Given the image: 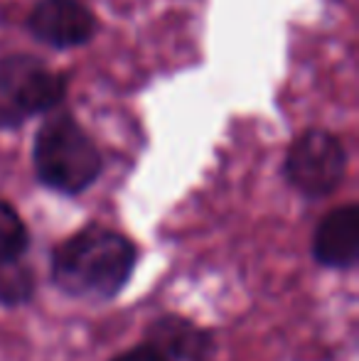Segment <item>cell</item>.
<instances>
[{"label":"cell","mask_w":359,"mask_h":361,"mask_svg":"<svg viewBox=\"0 0 359 361\" xmlns=\"http://www.w3.org/2000/svg\"><path fill=\"white\" fill-rule=\"evenodd\" d=\"M96 18L82 0H39L28 18L35 39L52 49H74L91 42Z\"/></svg>","instance_id":"5b68a950"},{"label":"cell","mask_w":359,"mask_h":361,"mask_svg":"<svg viewBox=\"0 0 359 361\" xmlns=\"http://www.w3.org/2000/svg\"><path fill=\"white\" fill-rule=\"evenodd\" d=\"M283 172L293 190L308 200L332 195L347 172L345 145L327 130H305L288 147Z\"/></svg>","instance_id":"277c9868"},{"label":"cell","mask_w":359,"mask_h":361,"mask_svg":"<svg viewBox=\"0 0 359 361\" xmlns=\"http://www.w3.org/2000/svg\"><path fill=\"white\" fill-rule=\"evenodd\" d=\"M35 295V273L30 263L20 258L0 261V302L8 307L30 302Z\"/></svg>","instance_id":"ba28073f"},{"label":"cell","mask_w":359,"mask_h":361,"mask_svg":"<svg viewBox=\"0 0 359 361\" xmlns=\"http://www.w3.org/2000/svg\"><path fill=\"white\" fill-rule=\"evenodd\" d=\"M114 361H165L155 349H150L148 344H140V347H133L128 352H123L121 357H116Z\"/></svg>","instance_id":"30bf717a"},{"label":"cell","mask_w":359,"mask_h":361,"mask_svg":"<svg viewBox=\"0 0 359 361\" xmlns=\"http://www.w3.org/2000/svg\"><path fill=\"white\" fill-rule=\"evenodd\" d=\"M32 162L44 187L69 197L89 190L104 170L99 147L67 111H54L39 126Z\"/></svg>","instance_id":"7a4b0ae2"},{"label":"cell","mask_w":359,"mask_h":361,"mask_svg":"<svg viewBox=\"0 0 359 361\" xmlns=\"http://www.w3.org/2000/svg\"><path fill=\"white\" fill-rule=\"evenodd\" d=\"M165 361H207L214 349L209 332L185 317H160L145 329V342Z\"/></svg>","instance_id":"52a82bcc"},{"label":"cell","mask_w":359,"mask_h":361,"mask_svg":"<svg viewBox=\"0 0 359 361\" xmlns=\"http://www.w3.org/2000/svg\"><path fill=\"white\" fill-rule=\"evenodd\" d=\"M67 96V79L32 54L0 59V130L20 128L35 116L52 114Z\"/></svg>","instance_id":"3957f363"},{"label":"cell","mask_w":359,"mask_h":361,"mask_svg":"<svg viewBox=\"0 0 359 361\" xmlns=\"http://www.w3.org/2000/svg\"><path fill=\"white\" fill-rule=\"evenodd\" d=\"M135 258L130 238L91 224L54 248L52 283L69 298L106 302L128 286Z\"/></svg>","instance_id":"6da1fadb"},{"label":"cell","mask_w":359,"mask_h":361,"mask_svg":"<svg viewBox=\"0 0 359 361\" xmlns=\"http://www.w3.org/2000/svg\"><path fill=\"white\" fill-rule=\"evenodd\" d=\"M312 256L325 268H352L359 261V207L345 204L320 219Z\"/></svg>","instance_id":"8992f818"},{"label":"cell","mask_w":359,"mask_h":361,"mask_svg":"<svg viewBox=\"0 0 359 361\" xmlns=\"http://www.w3.org/2000/svg\"><path fill=\"white\" fill-rule=\"evenodd\" d=\"M30 246V233L13 204L0 200V261L20 258Z\"/></svg>","instance_id":"9c48e42d"}]
</instances>
